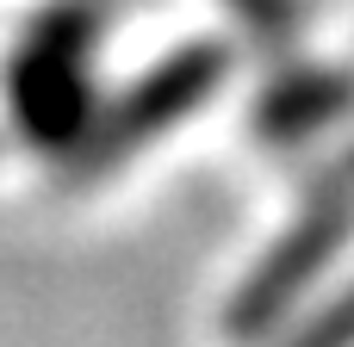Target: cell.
Segmentation results:
<instances>
[{"label":"cell","instance_id":"6da1fadb","mask_svg":"<svg viewBox=\"0 0 354 347\" xmlns=\"http://www.w3.org/2000/svg\"><path fill=\"white\" fill-rule=\"evenodd\" d=\"M81 31H68L62 43L37 37L25 56H19V75H12V93H19V112L25 124H37L44 137H68L75 118H81Z\"/></svg>","mask_w":354,"mask_h":347}]
</instances>
